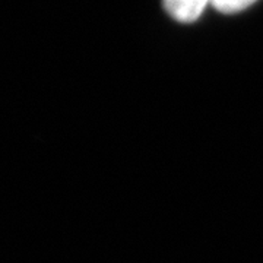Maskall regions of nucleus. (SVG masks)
Wrapping results in <instances>:
<instances>
[{
  "instance_id": "nucleus-2",
  "label": "nucleus",
  "mask_w": 263,
  "mask_h": 263,
  "mask_svg": "<svg viewBox=\"0 0 263 263\" xmlns=\"http://www.w3.org/2000/svg\"><path fill=\"white\" fill-rule=\"evenodd\" d=\"M254 2H256V0H211L212 6H214L218 12L227 13V15L241 12V10H245L246 8L252 6Z\"/></svg>"
},
{
  "instance_id": "nucleus-1",
  "label": "nucleus",
  "mask_w": 263,
  "mask_h": 263,
  "mask_svg": "<svg viewBox=\"0 0 263 263\" xmlns=\"http://www.w3.org/2000/svg\"><path fill=\"white\" fill-rule=\"evenodd\" d=\"M211 0H164V8L179 22H195Z\"/></svg>"
}]
</instances>
